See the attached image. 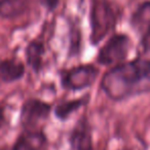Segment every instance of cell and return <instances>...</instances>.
I'll list each match as a JSON object with an SVG mask.
<instances>
[{
  "label": "cell",
  "mask_w": 150,
  "mask_h": 150,
  "mask_svg": "<svg viewBox=\"0 0 150 150\" xmlns=\"http://www.w3.org/2000/svg\"><path fill=\"white\" fill-rule=\"evenodd\" d=\"M150 82V60L136 59L107 71L101 81L102 91L114 101L139 94Z\"/></svg>",
  "instance_id": "cell-1"
},
{
  "label": "cell",
  "mask_w": 150,
  "mask_h": 150,
  "mask_svg": "<svg viewBox=\"0 0 150 150\" xmlns=\"http://www.w3.org/2000/svg\"><path fill=\"white\" fill-rule=\"evenodd\" d=\"M116 9L107 0H94L91 7V42L97 45L117 24Z\"/></svg>",
  "instance_id": "cell-2"
},
{
  "label": "cell",
  "mask_w": 150,
  "mask_h": 150,
  "mask_svg": "<svg viewBox=\"0 0 150 150\" xmlns=\"http://www.w3.org/2000/svg\"><path fill=\"white\" fill-rule=\"evenodd\" d=\"M131 48V40L125 34H115L99 50L97 62L103 66L120 64L127 58Z\"/></svg>",
  "instance_id": "cell-3"
},
{
  "label": "cell",
  "mask_w": 150,
  "mask_h": 150,
  "mask_svg": "<svg viewBox=\"0 0 150 150\" xmlns=\"http://www.w3.org/2000/svg\"><path fill=\"white\" fill-rule=\"evenodd\" d=\"M99 70L93 65H79L61 73L62 88L68 91H80L93 86Z\"/></svg>",
  "instance_id": "cell-4"
},
{
  "label": "cell",
  "mask_w": 150,
  "mask_h": 150,
  "mask_svg": "<svg viewBox=\"0 0 150 150\" xmlns=\"http://www.w3.org/2000/svg\"><path fill=\"white\" fill-rule=\"evenodd\" d=\"M52 106L38 99H28L23 103L20 122L24 129H42V123L48 118Z\"/></svg>",
  "instance_id": "cell-5"
},
{
  "label": "cell",
  "mask_w": 150,
  "mask_h": 150,
  "mask_svg": "<svg viewBox=\"0 0 150 150\" xmlns=\"http://www.w3.org/2000/svg\"><path fill=\"white\" fill-rule=\"evenodd\" d=\"M69 144L72 150H94L92 127L86 117H81L70 132Z\"/></svg>",
  "instance_id": "cell-6"
},
{
  "label": "cell",
  "mask_w": 150,
  "mask_h": 150,
  "mask_svg": "<svg viewBox=\"0 0 150 150\" xmlns=\"http://www.w3.org/2000/svg\"><path fill=\"white\" fill-rule=\"evenodd\" d=\"M13 150H47V139L42 129H24L16 140Z\"/></svg>",
  "instance_id": "cell-7"
},
{
  "label": "cell",
  "mask_w": 150,
  "mask_h": 150,
  "mask_svg": "<svg viewBox=\"0 0 150 150\" xmlns=\"http://www.w3.org/2000/svg\"><path fill=\"white\" fill-rule=\"evenodd\" d=\"M25 74V66L20 61L13 59L0 61V79L5 83L18 81Z\"/></svg>",
  "instance_id": "cell-8"
},
{
  "label": "cell",
  "mask_w": 150,
  "mask_h": 150,
  "mask_svg": "<svg viewBox=\"0 0 150 150\" xmlns=\"http://www.w3.org/2000/svg\"><path fill=\"white\" fill-rule=\"evenodd\" d=\"M44 52H45L44 44L38 40L31 41L26 48L25 56L27 64L35 73H38L42 69Z\"/></svg>",
  "instance_id": "cell-9"
},
{
  "label": "cell",
  "mask_w": 150,
  "mask_h": 150,
  "mask_svg": "<svg viewBox=\"0 0 150 150\" xmlns=\"http://www.w3.org/2000/svg\"><path fill=\"white\" fill-rule=\"evenodd\" d=\"M88 100V96L81 97L79 99H73V100H68L61 102L54 107V113L56 117L60 120H66L71 116L73 112L82 107L84 104H86Z\"/></svg>",
  "instance_id": "cell-10"
},
{
  "label": "cell",
  "mask_w": 150,
  "mask_h": 150,
  "mask_svg": "<svg viewBox=\"0 0 150 150\" xmlns=\"http://www.w3.org/2000/svg\"><path fill=\"white\" fill-rule=\"evenodd\" d=\"M27 7V0H0V17L16 18L23 13Z\"/></svg>",
  "instance_id": "cell-11"
},
{
  "label": "cell",
  "mask_w": 150,
  "mask_h": 150,
  "mask_svg": "<svg viewBox=\"0 0 150 150\" xmlns=\"http://www.w3.org/2000/svg\"><path fill=\"white\" fill-rule=\"evenodd\" d=\"M150 24V2H146L139 7L132 18V25L139 29H145Z\"/></svg>",
  "instance_id": "cell-12"
},
{
  "label": "cell",
  "mask_w": 150,
  "mask_h": 150,
  "mask_svg": "<svg viewBox=\"0 0 150 150\" xmlns=\"http://www.w3.org/2000/svg\"><path fill=\"white\" fill-rule=\"evenodd\" d=\"M142 50L145 52H150V24L142 32L141 42Z\"/></svg>",
  "instance_id": "cell-13"
},
{
  "label": "cell",
  "mask_w": 150,
  "mask_h": 150,
  "mask_svg": "<svg viewBox=\"0 0 150 150\" xmlns=\"http://www.w3.org/2000/svg\"><path fill=\"white\" fill-rule=\"evenodd\" d=\"M59 0H41V3L48 9V11H52L57 7Z\"/></svg>",
  "instance_id": "cell-14"
},
{
  "label": "cell",
  "mask_w": 150,
  "mask_h": 150,
  "mask_svg": "<svg viewBox=\"0 0 150 150\" xmlns=\"http://www.w3.org/2000/svg\"><path fill=\"white\" fill-rule=\"evenodd\" d=\"M4 120H5L4 109H3L2 107H0V129H1V127H2L3 123H4Z\"/></svg>",
  "instance_id": "cell-15"
}]
</instances>
